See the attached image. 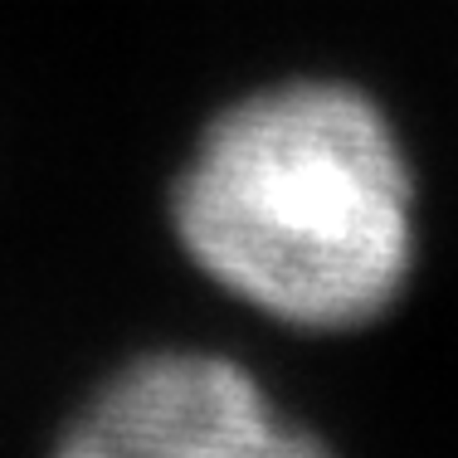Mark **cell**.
Instances as JSON below:
<instances>
[{
    "mask_svg": "<svg viewBox=\"0 0 458 458\" xmlns=\"http://www.w3.org/2000/svg\"><path fill=\"white\" fill-rule=\"evenodd\" d=\"M176 254L229 302L293 332H356L414 268V181L390 117L336 79L225 98L166 185Z\"/></svg>",
    "mask_w": 458,
    "mask_h": 458,
    "instance_id": "6da1fadb",
    "label": "cell"
},
{
    "mask_svg": "<svg viewBox=\"0 0 458 458\" xmlns=\"http://www.w3.org/2000/svg\"><path fill=\"white\" fill-rule=\"evenodd\" d=\"M54 458H336L225 352L161 346L103 380Z\"/></svg>",
    "mask_w": 458,
    "mask_h": 458,
    "instance_id": "7a4b0ae2",
    "label": "cell"
}]
</instances>
